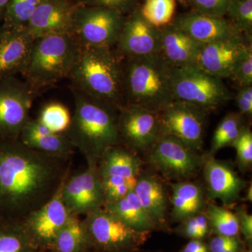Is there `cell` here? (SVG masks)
<instances>
[{
    "label": "cell",
    "mask_w": 252,
    "mask_h": 252,
    "mask_svg": "<svg viewBox=\"0 0 252 252\" xmlns=\"http://www.w3.org/2000/svg\"><path fill=\"white\" fill-rule=\"evenodd\" d=\"M18 139L28 148L61 158L69 159L74 152L65 134L53 132L38 119L28 120Z\"/></svg>",
    "instance_id": "7402d4cb"
},
{
    "label": "cell",
    "mask_w": 252,
    "mask_h": 252,
    "mask_svg": "<svg viewBox=\"0 0 252 252\" xmlns=\"http://www.w3.org/2000/svg\"><path fill=\"white\" fill-rule=\"evenodd\" d=\"M247 199L249 201H252V186L250 187V190L249 189L248 194H247Z\"/></svg>",
    "instance_id": "bcb514c9"
},
{
    "label": "cell",
    "mask_w": 252,
    "mask_h": 252,
    "mask_svg": "<svg viewBox=\"0 0 252 252\" xmlns=\"http://www.w3.org/2000/svg\"><path fill=\"white\" fill-rule=\"evenodd\" d=\"M37 119L53 132L64 133L69 127L72 116L64 104L52 102L42 107Z\"/></svg>",
    "instance_id": "d6a6232c"
},
{
    "label": "cell",
    "mask_w": 252,
    "mask_h": 252,
    "mask_svg": "<svg viewBox=\"0 0 252 252\" xmlns=\"http://www.w3.org/2000/svg\"><path fill=\"white\" fill-rule=\"evenodd\" d=\"M225 18L246 37L252 36V0H230Z\"/></svg>",
    "instance_id": "836d02e7"
},
{
    "label": "cell",
    "mask_w": 252,
    "mask_h": 252,
    "mask_svg": "<svg viewBox=\"0 0 252 252\" xmlns=\"http://www.w3.org/2000/svg\"><path fill=\"white\" fill-rule=\"evenodd\" d=\"M237 87L252 86V45L249 44L228 78Z\"/></svg>",
    "instance_id": "e575fe53"
},
{
    "label": "cell",
    "mask_w": 252,
    "mask_h": 252,
    "mask_svg": "<svg viewBox=\"0 0 252 252\" xmlns=\"http://www.w3.org/2000/svg\"><path fill=\"white\" fill-rule=\"evenodd\" d=\"M42 0H9L1 27L23 31Z\"/></svg>",
    "instance_id": "f546056e"
},
{
    "label": "cell",
    "mask_w": 252,
    "mask_h": 252,
    "mask_svg": "<svg viewBox=\"0 0 252 252\" xmlns=\"http://www.w3.org/2000/svg\"><path fill=\"white\" fill-rule=\"evenodd\" d=\"M79 5L72 0H42L26 28L33 39L51 34H74Z\"/></svg>",
    "instance_id": "2e32d148"
},
{
    "label": "cell",
    "mask_w": 252,
    "mask_h": 252,
    "mask_svg": "<svg viewBox=\"0 0 252 252\" xmlns=\"http://www.w3.org/2000/svg\"><path fill=\"white\" fill-rule=\"evenodd\" d=\"M150 149L149 162L168 178H189L201 167L196 152L175 136L161 134Z\"/></svg>",
    "instance_id": "30bf717a"
},
{
    "label": "cell",
    "mask_w": 252,
    "mask_h": 252,
    "mask_svg": "<svg viewBox=\"0 0 252 252\" xmlns=\"http://www.w3.org/2000/svg\"><path fill=\"white\" fill-rule=\"evenodd\" d=\"M206 215L207 220L219 235L235 237L240 231L238 216L228 209L210 204Z\"/></svg>",
    "instance_id": "1f68e13d"
},
{
    "label": "cell",
    "mask_w": 252,
    "mask_h": 252,
    "mask_svg": "<svg viewBox=\"0 0 252 252\" xmlns=\"http://www.w3.org/2000/svg\"><path fill=\"white\" fill-rule=\"evenodd\" d=\"M121 142L131 149H151L161 135L159 113L136 104H125L118 110Z\"/></svg>",
    "instance_id": "4fadbf2b"
},
{
    "label": "cell",
    "mask_w": 252,
    "mask_h": 252,
    "mask_svg": "<svg viewBox=\"0 0 252 252\" xmlns=\"http://www.w3.org/2000/svg\"><path fill=\"white\" fill-rule=\"evenodd\" d=\"M239 242L235 237L219 235L212 240L210 248L212 252H238Z\"/></svg>",
    "instance_id": "60d3db41"
},
{
    "label": "cell",
    "mask_w": 252,
    "mask_h": 252,
    "mask_svg": "<svg viewBox=\"0 0 252 252\" xmlns=\"http://www.w3.org/2000/svg\"><path fill=\"white\" fill-rule=\"evenodd\" d=\"M172 23L202 44L245 36L226 18L208 16L193 10L175 16Z\"/></svg>",
    "instance_id": "ac0fdd59"
},
{
    "label": "cell",
    "mask_w": 252,
    "mask_h": 252,
    "mask_svg": "<svg viewBox=\"0 0 252 252\" xmlns=\"http://www.w3.org/2000/svg\"><path fill=\"white\" fill-rule=\"evenodd\" d=\"M72 1H77V2H78V0H72Z\"/></svg>",
    "instance_id": "c3c4849f"
},
{
    "label": "cell",
    "mask_w": 252,
    "mask_h": 252,
    "mask_svg": "<svg viewBox=\"0 0 252 252\" xmlns=\"http://www.w3.org/2000/svg\"><path fill=\"white\" fill-rule=\"evenodd\" d=\"M208 195L225 205H233L240 198L245 182L225 162L209 158L204 165Z\"/></svg>",
    "instance_id": "44dd1931"
},
{
    "label": "cell",
    "mask_w": 252,
    "mask_h": 252,
    "mask_svg": "<svg viewBox=\"0 0 252 252\" xmlns=\"http://www.w3.org/2000/svg\"><path fill=\"white\" fill-rule=\"evenodd\" d=\"M23 79L15 77L0 80V139H18L30 118L37 94Z\"/></svg>",
    "instance_id": "ba28073f"
},
{
    "label": "cell",
    "mask_w": 252,
    "mask_h": 252,
    "mask_svg": "<svg viewBox=\"0 0 252 252\" xmlns=\"http://www.w3.org/2000/svg\"><path fill=\"white\" fill-rule=\"evenodd\" d=\"M55 252V251H54H54H53V252Z\"/></svg>",
    "instance_id": "681fc988"
},
{
    "label": "cell",
    "mask_w": 252,
    "mask_h": 252,
    "mask_svg": "<svg viewBox=\"0 0 252 252\" xmlns=\"http://www.w3.org/2000/svg\"><path fill=\"white\" fill-rule=\"evenodd\" d=\"M161 31L147 22L139 6L126 16L114 49L123 59L160 54Z\"/></svg>",
    "instance_id": "9a60e30c"
},
{
    "label": "cell",
    "mask_w": 252,
    "mask_h": 252,
    "mask_svg": "<svg viewBox=\"0 0 252 252\" xmlns=\"http://www.w3.org/2000/svg\"><path fill=\"white\" fill-rule=\"evenodd\" d=\"M172 215L177 220H185L198 215L205 205L203 192L200 186L190 182L172 185Z\"/></svg>",
    "instance_id": "d4e9b609"
},
{
    "label": "cell",
    "mask_w": 252,
    "mask_h": 252,
    "mask_svg": "<svg viewBox=\"0 0 252 252\" xmlns=\"http://www.w3.org/2000/svg\"><path fill=\"white\" fill-rule=\"evenodd\" d=\"M82 45L74 34H51L34 39L23 79L38 93L67 79Z\"/></svg>",
    "instance_id": "5b68a950"
},
{
    "label": "cell",
    "mask_w": 252,
    "mask_h": 252,
    "mask_svg": "<svg viewBox=\"0 0 252 252\" xmlns=\"http://www.w3.org/2000/svg\"><path fill=\"white\" fill-rule=\"evenodd\" d=\"M83 223L89 243L108 251H122L138 245L144 233L132 229L104 207L88 215Z\"/></svg>",
    "instance_id": "8fae6325"
},
{
    "label": "cell",
    "mask_w": 252,
    "mask_h": 252,
    "mask_svg": "<svg viewBox=\"0 0 252 252\" xmlns=\"http://www.w3.org/2000/svg\"><path fill=\"white\" fill-rule=\"evenodd\" d=\"M140 166V159L130 151L122 148L119 145L107 149L97 164L100 178L107 177H137Z\"/></svg>",
    "instance_id": "603a6c76"
},
{
    "label": "cell",
    "mask_w": 252,
    "mask_h": 252,
    "mask_svg": "<svg viewBox=\"0 0 252 252\" xmlns=\"http://www.w3.org/2000/svg\"><path fill=\"white\" fill-rule=\"evenodd\" d=\"M246 252H252V250H248V251H247Z\"/></svg>",
    "instance_id": "7dc6e473"
},
{
    "label": "cell",
    "mask_w": 252,
    "mask_h": 252,
    "mask_svg": "<svg viewBox=\"0 0 252 252\" xmlns=\"http://www.w3.org/2000/svg\"><path fill=\"white\" fill-rule=\"evenodd\" d=\"M250 44L252 38L241 36L204 44L197 66L220 79L229 78L238 60Z\"/></svg>",
    "instance_id": "e0dca14e"
},
{
    "label": "cell",
    "mask_w": 252,
    "mask_h": 252,
    "mask_svg": "<svg viewBox=\"0 0 252 252\" xmlns=\"http://www.w3.org/2000/svg\"><path fill=\"white\" fill-rule=\"evenodd\" d=\"M34 39L26 30L0 31V80L22 74L26 69Z\"/></svg>",
    "instance_id": "d6986e66"
},
{
    "label": "cell",
    "mask_w": 252,
    "mask_h": 252,
    "mask_svg": "<svg viewBox=\"0 0 252 252\" xmlns=\"http://www.w3.org/2000/svg\"><path fill=\"white\" fill-rule=\"evenodd\" d=\"M74 99V114L64 132L87 163L98 164L110 147L119 145L118 109L71 88Z\"/></svg>",
    "instance_id": "7a4b0ae2"
},
{
    "label": "cell",
    "mask_w": 252,
    "mask_h": 252,
    "mask_svg": "<svg viewBox=\"0 0 252 252\" xmlns=\"http://www.w3.org/2000/svg\"><path fill=\"white\" fill-rule=\"evenodd\" d=\"M184 252H207V249L201 242L193 240L186 246Z\"/></svg>",
    "instance_id": "7bdbcfd3"
},
{
    "label": "cell",
    "mask_w": 252,
    "mask_h": 252,
    "mask_svg": "<svg viewBox=\"0 0 252 252\" xmlns=\"http://www.w3.org/2000/svg\"><path fill=\"white\" fill-rule=\"evenodd\" d=\"M158 113L161 134L175 136L196 153L201 150L205 111L193 104L174 100Z\"/></svg>",
    "instance_id": "7c38bea8"
},
{
    "label": "cell",
    "mask_w": 252,
    "mask_h": 252,
    "mask_svg": "<svg viewBox=\"0 0 252 252\" xmlns=\"http://www.w3.org/2000/svg\"><path fill=\"white\" fill-rule=\"evenodd\" d=\"M237 107L242 115L251 117L252 114V86L239 88L235 97Z\"/></svg>",
    "instance_id": "ab89813d"
},
{
    "label": "cell",
    "mask_w": 252,
    "mask_h": 252,
    "mask_svg": "<svg viewBox=\"0 0 252 252\" xmlns=\"http://www.w3.org/2000/svg\"><path fill=\"white\" fill-rule=\"evenodd\" d=\"M140 0H78V2L86 6H101L116 10L127 16L137 9Z\"/></svg>",
    "instance_id": "74e56055"
},
{
    "label": "cell",
    "mask_w": 252,
    "mask_h": 252,
    "mask_svg": "<svg viewBox=\"0 0 252 252\" xmlns=\"http://www.w3.org/2000/svg\"><path fill=\"white\" fill-rule=\"evenodd\" d=\"M177 3L183 6L184 7H189L190 6V0H176Z\"/></svg>",
    "instance_id": "f6af8a7d"
},
{
    "label": "cell",
    "mask_w": 252,
    "mask_h": 252,
    "mask_svg": "<svg viewBox=\"0 0 252 252\" xmlns=\"http://www.w3.org/2000/svg\"><path fill=\"white\" fill-rule=\"evenodd\" d=\"M243 126V116L240 112H231L225 116L214 133L210 153L216 154L225 146L232 145Z\"/></svg>",
    "instance_id": "4dcf8cb0"
},
{
    "label": "cell",
    "mask_w": 252,
    "mask_h": 252,
    "mask_svg": "<svg viewBox=\"0 0 252 252\" xmlns=\"http://www.w3.org/2000/svg\"><path fill=\"white\" fill-rule=\"evenodd\" d=\"M35 246L22 222L0 220V252H34Z\"/></svg>",
    "instance_id": "83f0119b"
},
{
    "label": "cell",
    "mask_w": 252,
    "mask_h": 252,
    "mask_svg": "<svg viewBox=\"0 0 252 252\" xmlns=\"http://www.w3.org/2000/svg\"><path fill=\"white\" fill-rule=\"evenodd\" d=\"M177 5L176 0H144L139 9L147 22L160 29L173 21Z\"/></svg>",
    "instance_id": "f1b7e54d"
},
{
    "label": "cell",
    "mask_w": 252,
    "mask_h": 252,
    "mask_svg": "<svg viewBox=\"0 0 252 252\" xmlns=\"http://www.w3.org/2000/svg\"><path fill=\"white\" fill-rule=\"evenodd\" d=\"M184 220V231L189 238L200 239L207 235L208 220L205 215L199 213Z\"/></svg>",
    "instance_id": "f35d334b"
},
{
    "label": "cell",
    "mask_w": 252,
    "mask_h": 252,
    "mask_svg": "<svg viewBox=\"0 0 252 252\" xmlns=\"http://www.w3.org/2000/svg\"><path fill=\"white\" fill-rule=\"evenodd\" d=\"M134 192L155 223L165 220L167 197L161 183L157 179L149 176L138 178Z\"/></svg>",
    "instance_id": "484cf974"
},
{
    "label": "cell",
    "mask_w": 252,
    "mask_h": 252,
    "mask_svg": "<svg viewBox=\"0 0 252 252\" xmlns=\"http://www.w3.org/2000/svg\"><path fill=\"white\" fill-rule=\"evenodd\" d=\"M126 16L108 8L79 4L76 10L74 34L82 46L114 48Z\"/></svg>",
    "instance_id": "52a82bcc"
},
{
    "label": "cell",
    "mask_w": 252,
    "mask_h": 252,
    "mask_svg": "<svg viewBox=\"0 0 252 252\" xmlns=\"http://www.w3.org/2000/svg\"><path fill=\"white\" fill-rule=\"evenodd\" d=\"M171 85L175 100L193 104L206 112L216 110L230 99L222 79L197 65L172 68Z\"/></svg>",
    "instance_id": "8992f818"
},
{
    "label": "cell",
    "mask_w": 252,
    "mask_h": 252,
    "mask_svg": "<svg viewBox=\"0 0 252 252\" xmlns=\"http://www.w3.org/2000/svg\"><path fill=\"white\" fill-rule=\"evenodd\" d=\"M70 88L119 110L125 104L123 91V58L114 48L82 46L67 78Z\"/></svg>",
    "instance_id": "3957f363"
},
{
    "label": "cell",
    "mask_w": 252,
    "mask_h": 252,
    "mask_svg": "<svg viewBox=\"0 0 252 252\" xmlns=\"http://www.w3.org/2000/svg\"><path fill=\"white\" fill-rule=\"evenodd\" d=\"M172 67L160 54L123 59V91L125 104L159 112L175 100Z\"/></svg>",
    "instance_id": "277c9868"
},
{
    "label": "cell",
    "mask_w": 252,
    "mask_h": 252,
    "mask_svg": "<svg viewBox=\"0 0 252 252\" xmlns=\"http://www.w3.org/2000/svg\"><path fill=\"white\" fill-rule=\"evenodd\" d=\"M64 182L49 201L23 220V226L36 246L52 248L59 232L72 216L63 200Z\"/></svg>",
    "instance_id": "5bb4252c"
},
{
    "label": "cell",
    "mask_w": 252,
    "mask_h": 252,
    "mask_svg": "<svg viewBox=\"0 0 252 252\" xmlns=\"http://www.w3.org/2000/svg\"><path fill=\"white\" fill-rule=\"evenodd\" d=\"M193 11L208 16L225 17L230 0H190Z\"/></svg>",
    "instance_id": "8d00e7d4"
},
{
    "label": "cell",
    "mask_w": 252,
    "mask_h": 252,
    "mask_svg": "<svg viewBox=\"0 0 252 252\" xmlns=\"http://www.w3.org/2000/svg\"><path fill=\"white\" fill-rule=\"evenodd\" d=\"M8 2H9V0H0V21H2L5 9H6Z\"/></svg>",
    "instance_id": "ee69618b"
},
{
    "label": "cell",
    "mask_w": 252,
    "mask_h": 252,
    "mask_svg": "<svg viewBox=\"0 0 252 252\" xmlns=\"http://www.w3.org/2000/svg\"><path fill=\"white\" fill-rule=\"evenodd\" d=\"M232 146L236 150L237 158L241 169L248 168L252 162V133L251 129L244 126L240 135Z\"/></svg>",
    "instance_id": "d590c367"
},
{
    "label": "cell",
    "mask_w": 252,
    "mask_h": 252,
    "mask_svg": "<svg viewBox=\"0 0 252 252\" xmlns=\"http://www.w3.org/2000/svg\"><path fill=\"white\" fill-rule=\"evenodd\" d=\"M104 207L137 231H148L156 224L144 210L134 190L120 200L105 204Z\"/></svg>",
    "instance_id": "cb8c5ba5"
},
{
    "label": "cell",
    "mask_w": 252,
    "mask_h": 252,
    "mask_svg": "<svg viewBox=\"0 0 252 252\" xmlns=\"http://www.w3.org/2000/svg\"><path fill=\"white\" fill-rule=\"evenodd\" d=\"M160 54L172 68L197 65L204 44L190 37L173 23L160 28Z\"/></svg>",
    "instance_id": "ffe728a7"
},
{
    "label": "cell",
    "mask_w": 252,
    "mask_h": 252,
    "mask_svg": "<svg viewBox=\"0 0 252 252\" xmlns=\"http://www.w3.org/2000/svg\"><path fill=\"white\" fill-rule=\"evenodd\" d=\"M69 159L0 139V220L22 222L54 196L69 175Z\"/></svg>",
    "instance_id": "6da1fadb"
},
{
    "label": "cell",
    "mask_w": 252,
    "mask_h": 252,
    "mask_svg": "<svg viewBox=\"0 0 252 252\" xmlns=\"http://www.w3.org/2000/svg\"><path fill=\"white\" fill-rule=\"evenodd\" d=\"M0 31H1V28H0Z\"/></svg>",
    "instance_id": "f907efd6"
},
{
    "label": "cell",
    "mask_w": 252,
    "mask_h": 252,
    "mask_svg": "<svg viewBox=\"0 0 252 252\" xmlns=\"http://www.w3.org/2000/svg\"><path fill=\"white\" fill-rule=\"evenodd\" d=\"M62 197L69 213L87 216L104 207L106 201L97 164L87 163L83 171L68 175L63 183Z\"/></svg>",
    "instance_id": "9c48e42d"
},
{
    "label": "cell",
    "mask_w": 252,
    "mask_h": 252,
    "mask_svg": "<svg viewBox=\"0 0 252 252\" xmlns=\"http://www.w3.org/2000/svg\"><path fill=\"white\" fill-rule=\"evenodd\" d=\"M240 230L243 232L245 238L252 240V216L245 209L239 208L237 211Z\"/></svg>",
    "instance_id": "b9f144b4"
},
{
    "label": "cell",
    "mask_w": 252,
    "mask_h": 252,
    "mask_svg": "<svg viewBox=\"0 0 252 252\" xmlns=\"http://www.w3.org/2000/svg\"><path fill=\"white\" fill-rule=\"evenodd\" d=\"M89 243L83 220L72 215L59 232L52 248L56 252H83Z\"/></svg>",
    "instance_id": "4316f807"
}]
</instances>
